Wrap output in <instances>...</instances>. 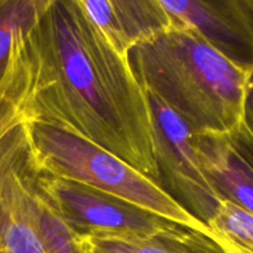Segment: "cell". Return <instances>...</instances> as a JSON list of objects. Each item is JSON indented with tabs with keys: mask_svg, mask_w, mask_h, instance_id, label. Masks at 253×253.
I'll list each match as a JSON object with an SVG mask.
<instances>
[{
	"mask_svg": "<svg viewBox=\"0 0 253 253\" xmlns=\"http://www.w3.org/2000/svg\"><path fill=\"white\" fill-rule=\"evenodd\" d=\"M26 59L34 120L100 146L160 185L145 90L79 0H47L27 35Z\"/></svg>",
	"mask_w": 253,
	"mask_h": 253,
	"instance_id": "obj_1",
	"label": "cell"
},
{
	"mask_svg": "<svg viewBox=\"0 0 253 253\" xmlns=\"http://www.w3.org/2000/svg\"><path fill=\"white\" fill-rule=\"evenodd\" d=\"M127 61L143 90L194 133L226 132L242 121L251 71L222 56L192 27L173 21L132 47Z\"/></svg>",
	"mask_w": 253,
	"mask_h": 253,
	"instance_id": "obj_2",
	"label": "cell"
},
{
	"mask_svg": "<svg viewBox=\"0 0 253 253\" xmlns=\"http://www.w3.org/2000/svg\"><path fill=\"white\" fill-rule=\"evenodd\" d=\"M29 79L0 98V253H82L44 188L30 135Z\"/></svg>",
	"mask_w": 253,
	"mask_h": 253,
	"instance_id": "obj_3",
	"label": "cell"
},
{
	"mask_svg": "<svg viewBox=\"0 0 253 253\" xmlns=\"http://www.w3.org/2000/svg\"><path fill=\"white\" fill-rule=\"evenodd\" d=\"M30 135L48 174L76 180L150 210L173 222L210 235L157 183L100 146L58 126L30 118Z\"/></svg>",
	"mask_w": 253,
	"mask_h": 253,
	"instance_id": "obj_4",
	"label": "cell"
},
{
	"mask_svg": "<svg viewBox=\"0 0 253 253\" xmlns=\"http://www.w3.org/2000/svg\"><path fill=\"white\" fill-rule=\"evenodd\" d=\"M146 96L161 188L208 227L221 200L200 167L194 147V132L160 99L148 93Z\"/></svg>",
	"mask_w": 253,
	"mask_h": 253,
	"instance_id": "obj_5",
	"label": "cell"
},
{
	"mask_svg": "<svg viewBox=\"0 0 253 253\" xmlns=\"http://www.w3.org/2000/svg\"><path fill=\"white\" fill-rule=\"evenodd\" d=\"M44 188L66 224L84 239L148 236L177 224L103 190L47 172Z\"/></svg>",
	"mask_w": 253,
	"mask_h": 253,
	"instance_id": "obj_6",
	"label": "cell"
},
{
	"mask_svg": "<svg viewBox=\"0 0 253 253\" xmlns=\"http://www.w3.org/2000/svg\"><path fill=\"white\" fill-rule=\"evenodd\" d=\"M172 20L192 27L237 66L253 69V12L247 0H160Z\"/></svg>",
	"mask_w": 253,
	"mask_h": 253,
	"instance_id": "obj_7",
	"label": "cell"
},
{
	"mask_svg": "<svg viewBox=\"0 0 253 253\" xmlns=\"http://www.w3.org/2000/svg\"><path fill=\"white\" fill-rule=\"evenodd\" d=\"M198 161L221 202L253 215V133L244 123L226 132L194 133Z\"/></svg>",
	"mask_w": 253,
	"mask_h": 253,
	"instance_id": "obj_8",
	"label": "cell"
},
{
	"mask_svg": "<svg viewBox=\"0 0 253 253\" xmlns=\"http://www.w3.org/2000/svg\"><path fill=\"white\" fill-rule=\"evenodd\" d=\"M82 9L121 57L168 29L173 20L160 0H79Z\"/></svg>",
	"mask_w": 253,
	"mask_h": 253,
	"instance_id": "obj_9",
	"label": "cell"
},
{
	"mask_svg": "<svg viewBox=\"0 0 253 253\" xmlns=\"http://www.w3.org/2000/svg\"><path fill=\"white\" fill-rule=\"evenodd\" d=\"M47 0H0V98L27 76L26 40Z\"/></svg>",
	"mask_w": 253,
	"mask_h": 253,
	"instance_id": "obj_10",
	"label": "cell"
},
{
	"mask_svg": "<svg viewBox=\"0 0 253 253\" xmlns=\"http://www.w3.org/2000/svg\"><path fill=\"white\" fill-rule=\"evenodd\" d=\"M89 246L99 253H225L207 232L175 224L148 236H91Z\"/></svg>",
	"mask_w": 253,
	"mask_h": 253,
	"instance_id": "obj_11",
	"label": "cell"
},
{
	"mask_svg": "<svg viewBox=\"0 0 253 253\" xmlns=\"http://www.w3.org/2000/svg\"><path fill=\"white\" fill-rule=\"evenodd\" d=\"M208 229L225 253H253V215L241 208L221 202Z\"/></svg>",
	"mask_w": 253,
	"mask_h": 253,
	"instance_id": "obj_12",
	"label": "cell"
},
{
	"mask_svg": "<svg viewBox=\"0 0 253 253\" xmlns=\"http://www.w3.org/2000/svg\"><path fill=\"white\" fill-rule=\"evenodd\" d=\"M242 123L253 133V69L250 73L247 82L246 93L244 100V114H242Z\"/></svg>",
	"mask_w": 253,
	"mask_h": 253,
	"instance_id": "obj_13",
	"label": "cell"
},
{
	"mask_svg": "<svg viewBox=\"0 0 253 253\" xmlns=\"http://www.w3.org/2000/svg\"><path fill=\"white\" fill-rule=\"evenodd\" d=\"M247 1H249L250 7H251V10H252V12H253V0H247Z\"/></svg>",
	"mask_w": 253,
	"mask_h": 253,
	"instance_id": "obj_14",
	"label": "cell"
},
{
	"mask_svg": "<svg viewBox=\"0 0 253 253\" xmlns=\"http://www.w3.org/2000/svg\"><path fill=\"white\" fill-rule=\"evenodd\" d=\"M89 253H99V252H95V251H93V250L90 249V252H89Z\"/></svg>",
	"mask_w": 253,
	"mask_h": 253,
	"instance_id": "obj_15",
	"label": "cell"
}]
</instances>
